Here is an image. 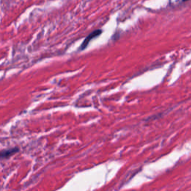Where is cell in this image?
Listing matches in <instances>:
<instances>
[{
	"mask_svg": "<svg viewBox=\"0 0 191 191\" xmlns=\"http://www.w3.org/2000/svg\"><path fill=\"white\" fill-rule=\"evenodd\" d=\"M18 151L19 149L17 148V147L14 149H11L9 150H3V151H2V152H1V157H2V158H5V157H9V156L12 155L13 154H14V153H16Z\"/></svg>",
	"mask_w": 191,
	"mask_h": 191,
	"instance_id": "cell-2",
	"label": "cell"
},
{
	"mask_svg": "<svg viewBox=\"0 0 191 191\" xmlns=\"http://www.w3.org/2000/svg\"><path fill=\"white\" fill-rule=\"evenodd\" d=\"M101 33H102L101 30H96V31H93V32H92L90 34H89V35L86 37L85 40H84V42L82 43L81 46H80V50H83V49H86V47H87V45H88L89 42H90L92 39L94 38V37H97V36L100 35Z\"/></svg>",
	"mask_w": 191,
	"mask_h": 191,
	"instance_id": "cell-1",
	"label": "cell"
}]
</instances>
